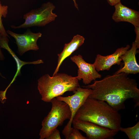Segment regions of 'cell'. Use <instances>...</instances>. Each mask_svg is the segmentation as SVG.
<instances>
[{
  "instance_id": "1",
  "label": "cell",
  "mask_w": 139,
  "mask_h": 139,
  "mask_svg": "<svg viewBox=\"0 0 139 139\" xmlns=\"http://www.w3.org/2000/svg\"><path fill=\"white\" fill-rule=\"evenodd\" d=\"M128 75L114 73L82 86L92 90L88 97L105 101L117 111L125 109L124 103L129 99H133L136 107L139 105V89L136 80Z\"/></svg>"
},
{
  "instance_id": "2",
  "label": "cell",
  "mask_w": 139,
  "mask_h": 139,
  "mask_svg": "<svg viewBox=\"0 0 139 139\" xmlns=\"http://www.w3.org/2000/svg\"><path fill=\"white\" fill-rule=\"evenodd\" d=\"M73 120L92 123L118 132L121 117L106 101L88 97L76 113Z\"/></svg>"
},
{
  "instance_id": "3",
  "label": "cell",
  "mask_w": 139,
  "mask_h": 139,
  "mask_svg": "<svg viewBox=\"0 0 139 139\" xmlns=\"http://www.w3.org/2000/svg\"><path fill=\"white\" fill-rule=\"evenodd\" d=\"M79 86V80L75 77L65 73H57L51 77L46 74L38 80L37 88L41 99L47 102L66 92H73Z\"/></svg>"
},
{
  "instance_id": "4",
  "label": "cell",
  "mask_w": 139,
  "mask_h": 139,
  "mask_svg": "<svg viewBox=\"0 0 139 139\" xmlns=\"http://www.w3.org/2000/svg\"><path fill=\"white\" fill-rule=\"evenodd\" d=\"M50 102L52 107L42 122L40 139H46L54 129L62 126L65 120H70L71 117V111L66 103L57 100L56 98L52 99Z\"/></svg>"
},
{
  "instance_id": "5",
  "label": "cell",
  "mask_w": 139,
  "mask_h": 139,
  "mask_svg": "<svg viewBox=\"0 0 139 139\" xmlns=\"http://www.w3.org/2000/svg\"><path fill=\"white\" fill-rule=\"evenodd\" d=\"M55 6L52 3L43 4L40 7L31 10L24 14V22L18 26L11 25L14 29L27 28L34 27H43L55 21L57 17L53 12Z\"/></svg>"
},
{
  "instance_id": "6",
  "label": "cell",
  "mask_w": 139,
  "mask_h": 139,
  "mask_svg": "<svg viewBox=\"0 0 139 139\" xmlns=\"http://www.w3.org/2000/svg\"><path fill=\"white\" fill-rule=\"evenodd\" d=\"M92 92L91 89L82 88L79 86L73 92L74 94L72 95L64 97L59 96L56 98L57 100L66 103L69 106L71 112V118L62 131V133L65 138L71 127L72 121L76 113Z\"/></svg>"
},
{
  "instance_id": "7",
  "label": "cell",
  "mask_w": 139,
  "mask_h": 139,
  "mask_svg": "<svg viewBox=\"0 0 139 139\" xmlns=\"http://www.w3.org/2000/svg\"><path fill=\"white\" fill-rule=\"evenodd\" d=\"M72 124L73 127L84 132L89 139L111 138L118 132L88 121L73 120Z\"/></svg>"
},
{
  "instance_id": "8",
  "label": "cell",
  "mask_w": 139,
  "mask_h": 139,
  "mask_svg": "<svg viewBox=\"0 0 139 139\" xmlns=\"http://www.w3.org/2000/svg\"><path fill=\"white\" fill-rule=\"evenodd\" d=\"M7 34L15 39L18 47L17 52L20 56L30 50L37 51L39 48L37 44L38 39L41 37L40 32L34 33L28 29L23 34L17 33L8 30Z\"/></svg>"
},
{
  "instance_id": "9",
  "label": "cell",
  "mask_w": 139,
  "mask_h": 139,
  "mask_svg": "<svg viewBox=\"0 0 139 139\" xmlns=\"http://www.w3.org/2000/svg\"><path fill=\"white\" fill-rule=\"evenodd\" d=\"M71 59L78 68L77 75L75 77L79 80L82 79L85 84H88L92 81L101 77V75L97 71L93 64L86 62L80 55H74Z\"/></svg>"
},
{
  "instance_id": "10",
  "label": "cell",
  "mask_w": 139,
  "mask_h": 139,
  "mask_svg": "<svg viewBox=\"0 0 139 139\" xmlns=\"http://www.w3.org/2000/svg\"><path fill=\"white\" fill-rule=\"evenodd\" d=\"M130 47V46L127 45L125 47L117 49L113 53L107 56L97 55L93 63L97 71L98 72L109 70L114 65H120L122 60L121 56L124 54Z\"/></svg>"
},
{
  "instance_id": "11",
  "label": "cell",
  "mask_w": 139,
  "mask_h": 139,
  "mask_svg": "<svg viewBox=\"0 0 139 139\" xmlns=\"http://www.w3.org/2000/svg\"><path fill=\"white\" fill-rule=\"evenodd\" d=\"M112 18L115 22H128L135 27H139V12L123 5L120 2L114 6Z\"/></svg>"
},
{
  "instance_id": "12",
  "label": "cell",
  "mask_w": 139,
  "mask_h": 139,
  "mask_svg": "<svg viewBox=\"0 0 139 139\" xmlns=\"http://www.w3.org/2000/svg\"><path fill=\"white\" fill-rule=\"evenodd\" d=\"M137 49L135 43L134 41L133 42L131 48L120 57L124 62V66L115 73L124 72L128 74H135L139 72V66L137 63L135 56L138 53Z\"/></svg>"
},
{
  "instance_id": "13",
  "label": "cell",
  "mask_w": 139,
  "mask_h": 139,
  "mask_svg": "<svg viewBox=\"0 0 139 139\" xmlns=\"http://www.w3.org/2000/svg\"><path fill=\"white\" fill-rule=\"evenodd\" d=\"M84 40L83 37L77 34L73 37L70 42L65 44L62 51L58 54L57 66L53 75L57 73L60 65L64 60L81 46L83 44Z\"/></svg>"
},
{
  "instance_id": "14",
  "label": "cell",
  "mask_w": 139,
  "mask_h": 139,
  "mask_svg": "<svg viewBox=\"0 0 139 139\" xmlns=\"http://www.w3.org/2000/svg\"><path fill=\"white\" fill-rule=\"evenodd\" d=\"M8 41L9 40H6L5 41L1 46V48L6 49L9 53L12 56L16 62L17 67V71L11 82V83L15 80L17 76H19L21 74V69L22 67L24 65L27 64H39L43 63L44 62L43 60L41 59L32 62H24L22 61L18 58L14 52L10 48L8 45Z\"/></svg>"
},
{
  "instance_id": "15",
  "label": "cell",
  "mask_w": 139,
  "mask_h": 139,
  "mask_svg": "<svg viewBox=\"0 0 139 139\" xmlns=\"http://www.w3.org/2000/svg\"><path fill=\"white\" fill-rule=\"evenodd\" d=\"M119 131L125 133L129 139H139V122L132 127L126 128L121 127Z\"/></svg>"
},
{
  "instance_id": "16",
  "label": "cell",
  "mask_w": 139,
  "mask_h": 139,
  "mask_svg": "<svg viewBox=\"0 0 139 139\" xmlns=\"http://www.w3.org/2000/svg\"><path fill=\"white\" fill-rule=\"evenodd\" d=\"M8 6L2 5L0 1V31L1 36L9 37L3 25L2 18H5L8 14Z\"/></svg>"
},
{
  "instance_id": "17",
  "label": "cell",
  "mask_w": 139,
  "mask_h": 139,
  "mask_svg": "<svg viewBox=\"0 0 139 139\" xmlns=\"http://www.w3.org/2000/svg\"><path fill=\"white\" fill-rule=\"evenodd\" d=\"M66 139H88L87 137L83 136L79 130L74 127H71Z\"/></svg>"
},
{
  "instance_id": "18",
  "label": "cell",
  "mask_w": 139,
  "mask_h": 139,
  "mask_svg": "<svg viewBox=\"0 0 139 139\" xmlns=\"http://www.w3.org/2000/svg\"><path fill=\"white\" fill-rule=\"evenodd\" d=\"M60 132L57 128L54 129L46 139H60Z\"/></svg>"
},
{
  "instance_id": "19",
  "label": "cell",
  "mask_w": 139,
  "mask_h": 139,
  "mask_svg": "<svg viewBox=\"0 0 139 139\" xmlns=\"http://www.w3.org/2000/svg\"><path fill=\"white\" fill-rule=\"evenodd\" d=\"M135 28V31L136 33V38L134 42L136 44L138 49L139 48V27Z\"/></svg>"
},
{
  "instance_id": "20",
  "label": "cell",
  "mask_w": 139,
  "mask_h": 139,
  "mask_svg": "<svg viewBox=\"0 0 139 139\" xmlns=\"http://www.w3.org/2000/svg\"><path fill=\"white\" fill-rule=\"evenodd\" d=\"M108 3L111 6H114L120 2L121 0H107Z\"/></svg>"
},
{
  "instance_id": "21",
  "label": "cell",
  "mask_w": 139,
  "mask_h": 139,
  "mask_svg": "<svg viewBox=\"0 0 139 139\" xmlns=\"http://www.w3.org/2000/svg\"><path fill=\"white\" fill-rule=\"evenodd\" d=\"M2 38V37L0 35V42ZM4 59V57L2 53L1 49V48L0 47V59L1 60H3Z\"/></svg>"
},
{
  "instance_id": "22",
  "label": "cell",
  "mask_w": 139,
  "mask_h": 139,
  "mask_svg": "<svg viewBox=\"0 0 139 139\" xmlns=\"http://www.w3.org/2000/svg\"><path fill=\"white\" fill-rule=\"evenodd\" d=\"M73 2H74V6H75V7L77 10H79V8H78V5L76 3V0H73Z\"/></svg>"
},
{
  "instance_id": "23",
  "label": "cell",
  "mask_w": 139,
  "mask_h": 139,
  "mask_svg": "<svg viewBox=\"0 0 139 139\" xmlns=\"http://www.w3.org/2000/svg\"><path fill=\"white\" fill-rule=\"evenodd\" d=\"M0 35L1 36V32H0Z\"/></svg>"
},
{
  "instance_id": "24",
  "label": "cell",
  "mask_w": 139,
  "mask_h": 139,
  "mask_svg": "<svg viewBox=\"0 0 139 139\" xmlns=\"http://www.w3.org/2000/svg\"><path fill=\"white\" fill-rule=\"evenodd\" d=\"M0 75H1V73H0Z\"/></svg>"
}]
</instances>
